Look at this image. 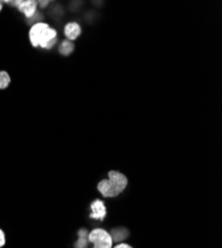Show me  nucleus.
Wrapping results in <instances>:
<instances>
[{
  "label": "nucleus",
  "instance_id": "f257e3e1",
  "mask_svg": "<svg viewBox=\"0 0 222 248\" xmlns=\"http://www.w3.org/2000/svg\"><path fill=\"white\" fill-rule=\"evenodd\" d=\"M28 38L33 48L52 50L58 43V31L48 23L39 21L31 25Z\"/></svg>",
  "mask_w": 222,
  "mask_h": 248
},
{
  "label": "nucleus",
  "instance_id": "f03ea898",
  "mask_svg": "<svg viewBox=\"0 0 222 248\" xmlns=\"http://www.w3.org/2000/svg\"><path fill=\"white\" fill-rule=\"evenodd\" d=\"M3 3L16 7L27 19H32L38 12V1L36 0H17V1H3Z\"/></svg>",
  "mask_w": 222,
  "mask_h": 248
},
{
  "label": "nucleus",
  "instance_id": "7ed1b4c3",
  "mask_svg": "<svg viewBox=\"0 0 222 248\" xmlns=\"http://www.w3.org/2000/svg\"><path fill=\"white\" fill-rule=\"evenodd\" d=\"M89 240L94 244V248H112L113 239L106 231L97 229L89 233Z\"/></svg>",
  "mask_w": 222,
  "mask_h": 248
},
{
  "label": "nucleus",
  "instance_id": "20e7f679",
  "mask_svg": "<svg viewBox=\"0 0 222 248\" xmlns=\"http://www.w3.org/2000/svg\"><path fill=\"white\" fill-rule=\"evenodd\" d=\"M109 181L113 184L115 189L119 192V194L122 193L128 186V178L118 171H110L109 172Z\"/></svg>",
  "mask_w": 222,
  "mask_h": 248
},
{
  "label": "nucleus",
  "instance_id": "39448f33",
  "mask_svg": "<svg viewBox=\"0 0 222 248\" xmlns=\"http://www.w3.org/2000/svg\"><path fill=\"white\" fill-rule=\"evenodd\" d=\"M91 210L92 213L90 215L91 218L99 219V220H104L107 215V209L106 205L103 201L96 200L91 203Z\"/></svg>",
  "mask_w": 222,
  "mask_h": 248
},
{
  "label": "nucleus",
  "instance_id": "423d86ee",
  "mask_svg": "<svg viewBox=\"0 0 222 248\" xmlns=\"http://www.w3.org/2000/svg\"><path fill=\"white\" fill-rule=\"evenodd\" d=\"M98 190L105 198H115L119 196V192L115 189L113 184L109 181V179L102 180L98 184Z\"/></svg>",
  "mask_w": 222,
  "mask_h": 248
},
{
  "label": "nucleus",
  "instance_id": "0eeeda50",
  "mask_svg": "<svg viewBox=\"0 0 222 248\" xmlns=\"http://www.w3.org/2000/svg\"><path fill=\"white\" fill-rule=\"evenodd\" d=\"M63 32L66 39L73 42V41H75L81 35V33H82V28H81L79 23L75 21H71L65 24Z\"/></svg>",
  "mask_w": 222,
  "mask_h": 248
},
{
  "label": "nucleus",
  "instance_id": "6e6552de",
  "mask_svg": "<svg viewBox=\"0 0 222 248\" xmlns=\"http://www.w3.org/2000/svg\"><path fill=\"white\" fill-rule=\"evenodd\" d=\"M75 50V44L72 42V41H69L67 39L63 40L61 43L58 46V51L60 55H62L63 57H69Z\"/></svg>",
  "mask_w": 222,
  "mask_h": 248
},
{
  "label": "nucleus",
  "instance_id": "1a4fd4ad",
  "mask_svg": "<svg viewBox=\"0 0 222 248\" xmlns=\"http://www.w3.org/2000/svg\"><path fill=\"white\" fill-rule=\"evenodd\" d=\"M10 84H11L10 75L4 70L0 71V91L6 90L10 86Z\"/></svg>",
  "mask_w": 222,
  "mask_h": 248
},
{
  "label": "nucleus",
  "instance_id": "9d476101",
  "mask_svg": "<svg viewBox=\"0 0 222 248\" xmlns=\"http://www.w3.org/2000/svg\"><path fill=\"white\" fill-rule=\"evenodd\" d=\"M129 232L128 231H126L125 229H116V230H113L112 232V239H113V242H118V241H122L124 240L125 238H127Z\"/></svg>",
  "mask_w": 222,
  "mask_h": 248
},
{
  "label": "nucleus",
  "instance_id": "9b49d317",
  "mask_svg": "<svg viewBox=\"0 0 222 248\" xmlns=\"http://www.w3.org/2000/svg\"><path fill=\"white\" fill-rule=\"evenodd\" d=\"M88 236H80V239L75 244L76 248H86L88 246Z\"/></svg>",
  "mask_w": 222,
  "mask_h": 248
},
{
  "label": "nucleus",
  "instance_id": "f8f14e48",
  "mask_svg": "<svg viewBox=\"0 0 222 248\" xmlns=\"http://www.w3.org/2000/svg\"><path fill=\"white\" fill-rule=\"evenodd\" d=\"M6 243V237L4 232L0 229V248H2Z\"/></svg>",
  "mask_w": 222,
  "mask_h": 248
},
{
  "label": "nucleus",
  "instance_id": "ddd939ff",
  "mask_svg": "<svg viewBox=\"0 0 222 248\" xmlns=\"http://www.w3.org/2000/svg\"><path fill=\"white\" fill-rule=\"evenodd\" d=\"M49 1H38V7H40L41 9H44L45 7H47L49 5Z\"/></svg>",
  "mask_w": 222,
  "mask_h": 248
},
{
  "label": "nucleus",
  "instance_id": "4468645a",
  "mask_svg": "<svg viewBox=\"0 0 222 248\" xmlns=\"http://www.w3.org/2000/svg\"><path fill=\"white\" fill-rule=\"evenodd\" d=\"M115 248H133V247L130 246L129 244H126V243H120V244L117 245Z\"/></svg>",
  "mask_w": 222,
  "mask_h": 248
},
{
  "label": "nucleus",
  "instance_id": "2eb2a0df",
  "mask_svg": "<svg viewBox=\"0 0 222 248\" xmlns=\"http://www.w3.org/2000/svg\"><path fill=\"white\" fill-rule=\"evenodd\" d=\"M3 5H4L3 1H0V13H1V11L3 10Z\"/></svg>",
  "mask_w": 222,
  "mask_h": 248
}]
</instances>
